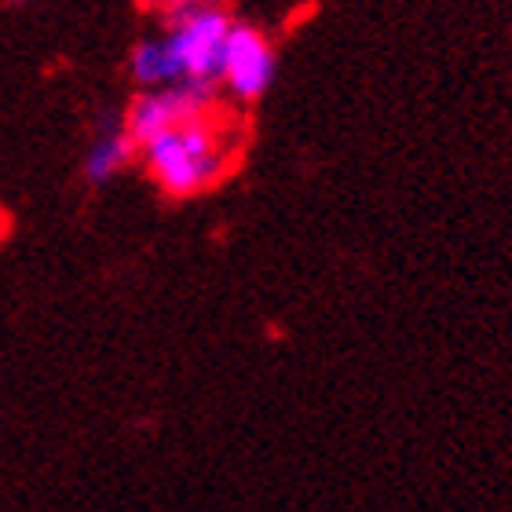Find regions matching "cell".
I'll return each mask as SVG.
<instances>
[{"label":"cell","mask_w":512,"mask_h":512,"mask_svg":"<svg viewBox=\"0 0 512 512\" xmlns=\"http://www.w3.org/2000/svg\"><path fill=\"white\" fill-rule=\"evenodd\" d=\"M139 154H143L147 176L169 198H194V194L209 191L213 183L224 180L227 161H231V147L209 118L150 139L147 147H139Z\"/></svg>","instance_id":"cell-1"},{"label":"cell","mask_w":512,"mask_h":512,"mask_svg":"<svg viewBox=\"0 0 512 512\" xmlns=\"http://www.w3.org/2000/svg\"><path fill=\"white\" fill-rule=\"evenodd\" d=\"M231 26H235V19L227 15L224 4H213L180 26L158 33L172 63V74H176V85L216 88L220 70H224V48Z\"/></svg>","instance_id":"cell-2"},{"label":"cell","mask_w":512,"mask_h":512,"mask_svg":"<svg viewBox=\"0 0 512 512\" xmlns=\"http://www.w3.org/2000/svg\"><path fill=\"white\" fill-rule=\"evenodd\" d=\"M213 96H216V88H205V85H172V88L139 92L125 114L128 139H132L136 147H147L150 139L165 136L172 128L209 118Z\"/></svg>","instance_id":"cell-3"},{"label":"cell","mask_w":512,"mask_h":512,"mask_svg":"<svg viewBox=\"0 0 512 512\" xmlns=\"http://www.w3.org/2000/svg\"><path fill=\"white\" fill-rule=\"evenodd\" d=\"M278 74V55L267 44V37L249 22H235L227 33L224 70L220 85L238 99V103H260L271 92Z\"/></svg>","instance_id":"cell-4"},{"label":"cell","mask_w":512,"mask_h":512,"mask_svg":"<svg viewBox=\"0 0 512 512\" xmlns=\"http://www.w3.org/2000/svg\"><path fill=\"white\" fill-rule=\"evenodd\" d=\"M136 150L139 147L128 139L125 125L103 132V136H99L85 154V180L96 183V187L99 183H110L121 169H125L128 161L136 158Z\"/></svg>","instance_id":"cell-5"},{"label":"cell","mask_w":512,"mask_h":512,"mask_svg":"<svg viewBox=\"0 0 512 512\" xmlns=\"http://www.w3.org/2000/svg\"><path fill=\"white\" fill-rule=\"evenodd\" d=\"M213 4H220V0H158V15H161V26L169 30V26H180V22H187L191 15H198V11L213 8Z\"/></svg>","instance_id":"cell-6"}]
</instances>
